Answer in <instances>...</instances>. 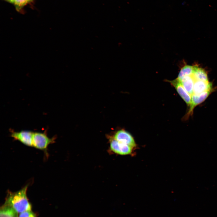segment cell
Here are the masks:
<instances>
[{
	"label": "cell",
	"instance_id": "6da1fadb",
	"mask_svg": "<svg viewBox=\"0 0 217 217\" xmlns=\"http://www.w3.org/2000/svg\"><path fill=\"white\" fill-rule=\"evenodd\" d=\"M28 185L15 192L8 193L4 204L13 209L18 213L31 210L32 205L27 196Z\"/></svg>",
	"mask_w": 217,
	"mask_h": 217
},
{
	"label": "cell",
	"instance_id": "7a4b0ae2",
	"mask_svg": "<svg viewBox=\"0 0 217 217\" xmlns=\"http://www.w3.org/2000/svg\"><path fill=\"white\" fill-rule=\"evenodd\" d=\"M55 137H49L46 132H33V147L43 151H46L49 146L55 142Z\"/></svg>",
	"mask_w": 217,
	"mask_h": 217
},
{
	"label": "cell",
	"instance_id": "3957f363",
	"mask_svg": "<svg viewBox=\"0 0 217 217\" xmlns=\"http://www.w3.org/2000/svg\"><path fill=\"white\" fill-rule=\"evenodd\" d=\"M110 148L114 153L122 155L131 154L133 149L129 146L119 142L112 137L110 139Z\"/></svg>",
	"mask_w": 217,
	"mask_h": 217
},
{
	"label": "cell",
	"instance_id": "277c9868",
	"mask_svg": "<svg viewBox=\"0 0 217 217\" xmlns=\"http://www.w3.org/2000/svg\"><path fill=\"white\" fill-rule=\"evenodd\" d=\"M33 132L29 131H21L12 132L11 134V137L24 144L29 146H33Z\"/></svg>",
	"mask_w": 217,
	"mask_h": 217
},
{
	"label": "cell",
	"instance_id": "5b68a950",
	"mask_svg": "<svg viewBox=\"0 0 217 217\" xmlns=\"http://www.w3.org/2000/svg\"><path fill=\"white\" fill-rule=\"evenodd\" d=\"M212 90L207 91L201 93L195 94H193L191 96V99L190 108L185 116V118H188L193 113L195 107L204 101L209 96Z\"/></svg>",
	"mask_w": 217,
	"mask_h": 217
},
{
	"label": "cell",
	"instance_id": "8992f818",
	"mask_svg": "<svg viewBox=\"0 0 217 217\" xmlns=\"http://www.w3.org/2000/svg\"><path fill=\"white\" fill-rule=\"evenodd\" d=\"M112 138L119 142L129 146L133 148L137 146L132 136L129 133L123 129L116 131Z\"/></svg>",
	"mask_w": 217,
	"mask_h": 217
},
{
	"label": "cell",
	"instance_id": "52a82bcc",
	"mask_svg": "<svg viewBox=\"0 0 217 217\" xmlns=\"http://www.w3.org/2000/svg\"><path fill=\"white\" fill-rule=\"evenodd\" d=\"M176 89L177 92L186 104L190 106L191 99V96L186 91L180 81L176 78L172 80H167Z\"/></svg>",
	"mask_w": 217,
	"mask_h": 217
},
{
	"label": "cell",
	"instance_id": "ba28073f",
	"mask_svg": "<svg viewBox=\"0 0 217 217\" xmlns=\"http://www.w3.org/2000/svg\"><path fill=\"white\" fill-rule=\"evenodd\" d=\"M212 90V84L209 81H195L193 88V94H198L205 91Z\"/></svg>",
	"mask_w": 217,
	"mask_h": 217
},
{
	"label": "cell",
	"instance_id": "9c48e42d",
	"mask_svg": "<svg viewBox=\"0 0 217 217\" xmlns=\"http://www.w3.org/2000/svg\"><path fill=\"white\" fill-rule=\"evenodd\" d=\"M179 80L185 90L191 96L193 94V88L195 81L192 76H186Z\"/></svg>",
	"mask_w": 217,
	"mask_h": 217
},
{
	"label": "cell",
	"instance_id": "30bf717a",
	"mask_svg": "<svg viewBox=\"0 0 217 217\" xmlns=\"http://www.w3.org/2000/svg\"><path fill=\"white\" fill-rule=\"evenodd\" d=\"M195 80L209 81L207 75L205 71L197 66H194V71L192 75Z\"/></svg>",
	"mask_w": 217,
	"mask_h": 217
},
{
	"label": "cell",
	"instance_id": "8fae6325",
	"mask_svg": "<svg viewBox=\"0 0 217 217\" xmlns=\"http://www.w3.org/2000/svg\"><path fill=\"white\" fill-rule=\"evenodd\" d=\"M18 214L13 209L5 204L0 207V217H18Z\"/></svg>",
	"mask_w": 217,
	"mask_h": 217
},
{
	"label": "cell",
	"instance_id": "7c38bea8",
	"mask_svg": "<svg viewBox=\"0 0 217 217\" xmlns=\"http://www.w3.org/2000/svg\"><path fill=\"white\" fill-rule=\"evenodd\" d=\"M194 71V66L185 65L180 70L177 78L179 80L184 77L192 75Z\"/></svg>",
	"mask_w": 217,
	"mask_h": 217
},
{
	"label": "cell",
	"instance_id": "4fadbf2b",
	"mask_svg": "<svg viewBox=\"0 0 217 217\" xmlns=\"http://www.w3.org/2000/svg\"><path fill=\"white\" fill-rule=\"evenodd\" d=\"M34 0H14L13 4L16 10L19 12H22L24 8L27 5L34 2Z\"/></svg>",
	"mask_w": 217,
	"mask_h": 217
},
{
	"label": "cell",
	"instance_id": "5bb4252c",
	"mask_svg": "<svg viewBox=\"0 0 217 217\" xmlns=\"http://www.w3.org/2000/svg\"><path fill=\"white\" fill-rule=\"evenodd\" d=\"M18 217H36V214L31 210L19 213Z\"/></svg>",
	"mask_w": 217,
	"mask_h": 217
},
{
	"label": "cell",
	"instance_id": "9a60e30c",
	"mask_svg": "<svg viewBox=\"0 0 217 217\" xmlns=\"http://www.w3.org/2000/svg\"><path fill=\"white\" fill-rule=\"evenodd\" d=\"M8 2L13 4L14 0H4Z\"/></svg>",
	"mask_w": 217,
	"mask_h": 217
}]
</instances>
